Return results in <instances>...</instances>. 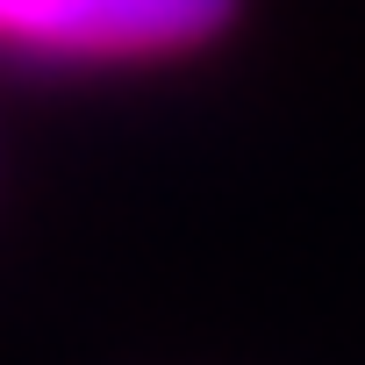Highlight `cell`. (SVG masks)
Wrapping results in <instances>:
<instances>
[{"label":"cell","mask_w":365,"mask_h":365,"mask_svg":"<svg viewBox=\"0 0 365 365\" xmlns=\"http://www.w3.org/2000/svg\"><path fill=\"white\" fill-rule=\"evenodd\" d=\"M244 0H0V65L150 72L215 51Z\"/></svg>","instance_id":"cell-1"}]
</instances>
